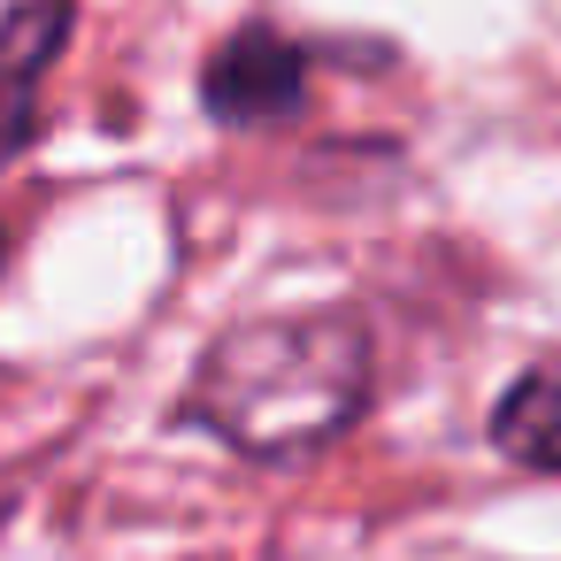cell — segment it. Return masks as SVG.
I'll return each mask as SVG.
<instances>
[{
	"mask_svg": "<svg viewBox=\"0 0 561 561\" xmlns=\"http://www.w3.org/2000/svg\"><path fill=\"white\" fill-rule=\"evenodd\" d=\"M492 446H500L507 461H523V469L561 477V354H553V362H530V369L500 392V408H492Z\"/></svg>",
	"mask_w": 561,
	"mask_h": 561,
	"instance_id": "obj_4",
	"label": "cell"
},
{
	"mask_svg": "<svg viewBox=\"0 0 561 561\" xmlns=\"http://www.w3.org/2000/svg\"><path fill=\"white\" fill-rule=\"evenodd\" d=\"M369 323L346 308L262 316L201 354L185 415L247 461H308L369 408Z\"/></svg>",
	"mask_w": 561,
	"mask_h": 561,
	"instance_id": "obj_1",
	"label": "cell"
},
{
	"mask_svg": "<svg viewBox=\"0 0 561 561\" xmlns=\"http://www.w3.org/2000/svg\"><path fill=\"white\" fill-rule=\"evenodd\" d=\"M201 108L231 131H270V124H293L308 108V47L270 32V24H247L231 32L208 70H201Z\"/></svg>",
	"mask_w": 561,
	"mask_h": 561,
	"instance_id": "obj_2",
	"label": "cell"
},
{
	"mask_svg": "<svg viewBox=\"0 0 561 561\" xmlns=\"http://www.w3.org/2000/svg\"><path fill=\"white\" fill-rule=\"evenodd\" d=\"M70 24H78V0H24L0 16V170L39 139V93L55 55L70 47Z\"/></svg>",
	"mask_w": 561,
	"mask_h": 561,
	"instance_id": "obj_3",
	"label": "cell"
},
{
	"mask_svg": "<svg viewBox=\"0 0 561 561\" xmlns=\"http://www.w3.org/2000/svg\"><path fill=\"white\" fill-rule=\"evenodd\" d=\"M0 247H9V239H0Z\"/></svg>",
	"mask_w": 561,
	"mask_h": 561,
	"instance_id": "obj_5",
	"label": "cell"
}]
</instances>
